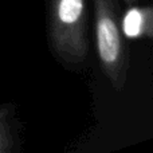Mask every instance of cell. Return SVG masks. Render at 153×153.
<instances>
[{"instance_id": "2", "label": "cell", "mask_w": 153, "mask_h": 153, "mask_svg": "<svg viewBox=\"0 0 153 153\" xmlns=\"http://www.w3.org/2000/svg\"><path fill=\"white\" fill-rule=\"evenodd\" d=\"M82 7V0H62L59 4V18L65 23H73L79 18Z\"/></svg>"}, {"instance_id": "3", "label": "cell", "mask_w": 153, "mask_h": 153, "mask_svg": "<svg viewBox=\"0 0 153 153\" xmlns=\"http://www.w3.org/2000/svg\"><path fill=\"white\" fill-rule=\"evenodd\" d=\"M143 18L137 10H130L124 19V31L129 38H134L140 34Z\"/></svg>"}, {"instance_id": "1", "label": "cell", "mask_w": 153, "mask_h": 153, "mask_svg": "<svg viewBox=\"0 0 153 153\" xmlns=\"http://www.w3.org/2000/svg\"><path fill=\"white\" fill-rule=\"evenodd\" d=\"M98 48L105 62L116 61L120 50L118 32L114 23L108 18L101 19L98 23Z\"/></svg>"}]
</instances>
